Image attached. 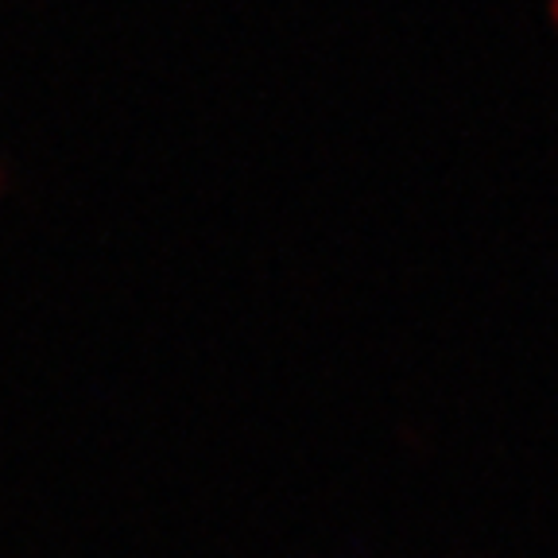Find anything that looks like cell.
Instances as JSON below:
<instances>
[{"label": "cell", "mask_w": 558, "mask_h": 558, "mask_svg": "<svg viewBox=\"0 0 558 558\" xmlns=\"http://www.w3.org/2000/svg\"><path fill=\"white\" fill-rule=\"evenodd\" d=\"M550 20H555V27H558V0H550Z\"/></svg>", "instance_id": "cell-1"}]
</instances>
